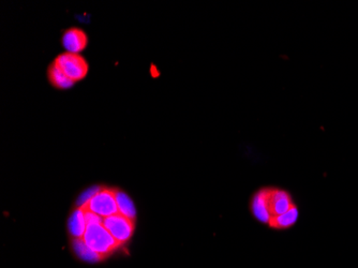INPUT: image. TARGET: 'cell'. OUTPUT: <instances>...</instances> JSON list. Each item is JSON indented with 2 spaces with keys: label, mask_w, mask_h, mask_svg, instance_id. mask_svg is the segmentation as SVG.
Listing matches in <instances>:
<instances>
[{
  "label": "cell",
  "mask_w": 358,
  "mask_h": 268,
  "mask_svg": "<svg viewBox=\"0 0 358 268\" xmlns=\"http://www.w3.org/2000/svg\"><path fill=\"white\" fill-rule=\"evenodd\" d=\"M86 229H87V223H86L85 211L76 209L70 216L68 221V231L73 239H83Z\"/></svg>",
  "instance_id": "7"
},
{
  "label": "cell",
  "mask_w": 358,
  "mask_h": 268,
  "mask_svg": "<svg viewBox=\"0 0 358 268\" xmlns=\"http://www.w3.org/2000/svg\"><path fill=\"white\" fill-rule=\"evenodd\" d=\"M249 209L257 223L275 232L293 229L301 217V209L291 191L271 185L253 192Z\"/></svg>",
  "instance_id": "1"
},
{
  "label": "cell",
  "mask_w": 358,
  "mask_h": 268,
  "mask_svg": "<svg viewBox=\"0 0 358 268\" xmlns=\"http://www.w3.org/2000/svg\"><path fill=\"white\" fill-rule=\"evenodd\" d=\"M82 209L92 211L100 217L108 218L118 213L117 203H116L115 190L101 188L90 202Z\"/></svg>",
  "instance_id": "3"
},
{
  "label": "cell",
  "mask_w": 358,
  "mask_h": 268,
  "mask_svg": "<svg viewBox=\"0 0 358 268\" xmlns=\"http://www.w3.org/2000/svg\"><path fill=\"white\" fill-rule=\"evenodd\" d=\"M116 203H117L118 213L134 220L136 216V207L132 199L122 191L115 190Z\"/></svg>",
  "instance_id": "9"
},
{
  "label": "cell",
  "mask_w": 358,
  "mask_h": 268,
  "mask_svg": "<svg viewBox=\"0 0 358 268\" xmlns=\"http://www.w3.org/2000/svg\"><path fill=\"white\" fill-rule=\"evenodd\" d=\"M55 64L72 80H80L88 72V64L78 54L64 53L56 58Z\"/></svg>",
  "instance_id": "4"
},
{
  "label": "cell",
  "mask_w": 358,
  "mask_h": 268,
  "mask_svg": "<svg viewBox=\"0 0 358 268\" xmlns=\"http://www.w3.org/2000/svg\"><path fill=\"white\" fill-rule=\"evenodd\" d=\"M103 225L120 245L127 243L134 234V220L120 213L104 218Z\"/></svg>",
  "instance_id": "5"
},
{
  "label": "cell",
  "mask_w": 358,
  "mask_h": 268,
  "mask_svg": "<svg viewBox=\"0 0 358 268\" xmlns=\"http://www.w3.org/2000/svg\"><path fill=\"white\" fill-rule=\"evenodd\" d=\"M85 211V209H84ZM86 223L87 225H96V223H103V218L90 211H85Z\"/></svg>",
  "instance_id": "12"
},
{
  "label": "cell",
  "mask_w": 358,
  "mask_h": 268,
  "mask_svg": "<svg viewBox=\"0 0 358 268\" xmlns=\"http://www.w3.org/2000/svg\"><path fill=\"white\" fill-rule=\"evenodd\" d=\"M48 78H50L52 84H53L55 87L60 88V90H68V88L72 87L74 84V80L68 78V76L58 68L55 62H54V64L50 66V69H48Z\"/></svg>",
  "instance_id": "10"
},
{
  "label": "cell",
  "mask_w": 358,
  "mask_h": 268,
  "mask_svg": "<svg viewBox=\"0 0 358 268\" xmlns=\"http://www.w3.org/2000/svg\"><path fill=\"white\" fill-rule=\"evenodd\" d=\"M72 247L74 253L80 260L86 262H96L103 259L102 255L94 253V250L84 241L83 239H73L72 241Z\"/></svg>",
  "instance_id": "8"
},
{
  "label": "cell",
  "mask_w": 358,
  "mask_h": 268,
  "mask_svg": "<svg viewBox=\"0 0 358 268\" xmlns=\"http://www.w3.org/2000/svg\"><path fill=\"white\" fill-rule=\"evenodd\" d=\"M83 239L94 253L103 258L117 249L118 246L120 245L106 229L103 223L87 225Z\"/></svg>",
  "instance_id": "2"
},
{
  "label": "cell",
  "mask_w": 358,
  "mask_h": 268,
  "mask_svg": "<svg viewBox=\"0 0 358 268\" xmlns=\"http://www.w3.org/2000/svg\"><path fill=\"white\" fill-rule=\"evenodd\" d=\"M100 189H101V187H92V188L84 191L78 199L76 209H83V207L90 202V199H92L96 193L99 192Z\"/></svg>",
  "instance_id": "11"
},
{
  "label": "cell",
  "mask_w": 358,
  "mask_h": 268,
  "mask_svg": "<svg viewBox=\"0 0 358 268\" xmlns=\"http://www.w3.org/2000/svg\"><path fill=\"white\" fill-rule=\"evenodd\" d=\"M62 45L67 53L78 54L85 50L87 45V37L83 30L71 28L64 32L62 37Z\"/></svg>",
  "instance_id": "6"
}]
</instances>
